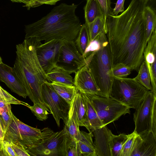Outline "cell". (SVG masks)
<instances>
[{
	"mask_svg": "<svg viewBox=\"0 0 156 156\" xmlns=\"http://www.w3.org/2000/svg\"><path fill=\"white\" fill-rule=\"evenodd\" d=\"M144 0H132L127 8L119 16L106 19L107 38L112 67L119 63L138 71L144 60L147 46L144 16Z\"/></svg>",
	"mask_w": 156,
	"mask_h": 156,
	"instance_id": "cell-1",
	"label": "cell"
},
{
	"mask_svg": "<svg viewBox=\"0 0 156 156\" xmlns=\"http://www.w3.org/2000/svg\"><path fill=\"white\" fill-rule=\"evenodd\" d=\"M78 5L61 3L40 20L25 27V39L47 42L53 39L74 41L82 26L76 15Z\"/></svg>",
	"mask_w": 156,
	"mask_h": 156,
	"instance_id": "cell-2",
	"label": "cell"
},
{
	"mask_svg": "<svg viewBox=\"0 0 156 156\" xmlns=\"http://www.w3.org/2000/svg\"><path fill=\"white\" fill-rule=\"evenodd\" d=\"M38 42L34 38L25 39L16 45V58L13 68L30 100L34 103L45 105L42 96V87L48 80L46 73L37 57L36 47Z\"/></svg>",
	"mask_w": 156,
	"mask_h": 156,
	"instance_id": "cell-3",
	"label": "cell"
},
{
	"mask_svg": "<svg viewBox=\"0 0 156 156\" xmlns=\"http://www.w3.org/2000/svg\"><path fill=\"white\" fill-rule=\"evenodd\" d=\"M85 58L88 68L103 97L109 98L114 77L111 55L106 34L102 33L101 48L92 52Z\"/></svg>",
	"mask_w": 156,
	"mask_h": 156,
	"instance_id": "cell-4",
	"label": "cell"
},
{
	"mask_svg": "<svg viewBox=\"0 0 156 156\" xmlns=\"http://www.w3.org/2000/svg\"><path fill=\"white\" fill-rule=\"evenodd\" d=\"M12 120L5 134L3 141L12 143L26 149L36 146L52 134L48 127L40 129L22 122L12 112Z\"/></svg>",
	"mask_w": 156,
	"mask_h": 156,
	"instance_id": "cell-5",
	"label": "cell"
},
{
	"mask_svg": "<svg viewBox=\"0 0 156 156\" xmlns=\"http://www.w3.org/2000/svg\"><path fill=\"white\" fill-rule=\"evenodd\" d=\"M149 91L134 78L114 77L109 98L136 109Z\"/></svg>",
	"mask_w": 156,
	"mask_h": 156,
	"instance_id": "cell-6",
	"label": "cell"
},
{
	"mask_svg": "<svg viewBox=\"0 0 156 156\" xmlns=\"http://www.w3.org/2000/svg\"><path fill=\"white\" fill-rule=\"evenodd\" d=\"M86 94L103 126L117 120L123 115L130 114L129 108L112 98Z\"/></svg>",
	"mask_w": 156,
	"mask_h": 156,
	"instance_id": "cell-7",
	"label": "cell"
},
{
	"mask_svg": "<svg viewBox=\"0 0 156 156\" xmlns=\"http://www.w3.org/2000/svg\"><path fill=\"white\" fill-rule=\"evenodd\" d=\"M44 101L50 110L58 127L62 119L65 124L67 121L70 104L61 97L54 90L50 83L46 81L42 87Z\"/></svg>",
	"mask_w": 156,
	"mask_h": 156,
	"instance_id": "cell-8",
	"label": "cell"
},
{
	"mask_svg": "<svg viewBox=\"0 0 156 156\" xmlns=\"http://www.w3.org/2000/svg\"><path fill=\"white\" fill-rule=\"evenodd\" d=\"M86 62V58L78 50L74 41H64L60 48L56 67L70 74L75 73Z\"/></svg>",
	"mask_w": 156,
	"mask_h": 156,
	"instance_id": "cell-9",
	"label": "cell"
},
{
	"mask_svg": "<svg viewBox=\"0 0 156 156\" xmlns=\"http://www.w3.org/2000/svg\"><path fill=\"white\" fill-rule=\"evenodd\" d=\"M64 41L53 39L43 44L38 41L36 47L37 57L46 73L56 67L60 48Z\"/></svg>",
	"mask_w": 156,
	"mask_h": 156,
	"instance_id": "cell-10",
	"label": "cell"
},
{
	"mask_svg": "<svg viewBox=\"0 0 156 156\" xmlns=\"http://www.w3.org/2000/svg\"><path fill=\"white\" fill-rule=\"evenodd\" d=\"M64 132H54L38 145L26 149L30 156H61Z\"/></svg>",
	"mask_w": 156,
	"mask_h": 156,
	"instance_id": "cell-11",
	"label": "cell"
},
{
	"mask_svg": "<svg viewBox=\"0 0 156 156\" xmlns=\"http://www.w3.org/2000/svg\"><path fill=\"white\" fill-rule=\"evenodd\" d=\"M156 95L149 90L133 114L135 131L138 134L149 130L150 118L152 105Z\"/></svg>",
	"mask_w": 156,
	"mask_h": 156,
	"instance_id": "cell-12",
	"label": "cell"
},
{
	"mask_svg": "<svg viewBox=\"0 0 156 156\" xmlns=\"http://www.w3.org/2000/svg\"><path fill=\"white\" fill-rule=\"evenodd\" d=\"M73 85L81 93L103 97L94 78L86 64L75 73Z\"/></svg>",
	"mask_w": 156,
	"mask_h": 156,
	"instance_id": "cell-13",
	"label": "cell"
},
{
	"mask_svg": "<svg viewBox=\"0 0 156 156\" xmlns=\"http://www.w3.org/2000/svg\"><path fill=\"white\" fill-rule=\"evenodd\" d=\"M130 156H156V136L149 130L138 134Z\"/></svg>",
	"mask_w": 156,
	"mask_h": 156,
	"instance_id": "cell-14",
	"label": "cell"
},
{
	"mask_svg": "<svg viewBox=\"0 0 156 156\" xmlns=\"http://www.w3.org/2000/svg\"><path fill=\"white\" fill-rule=\"evenodd\" d=\"M0 80L11 90L24 98L28 96L27 90L20 80L13 67L0 63Z\"/></svg>",
	"mask_w": 156,
	"mask_h": 156,
	"instance_id": "cell-15",
	"label": "cell"
},
{
	"mask_svg": "<svg viewBox=\"0 0 156 156\" xmlns=\"http://www.w3.org/2000/svg\"><path fill=\"white\" fill-rule=\"evenodd\" d=\"M95 138L94 145L97 156H111L110 140L112 134L106 126L92 130Z\"/></svg>",
	"mask_w": 156,
	"mask_h": 156,
	"instance_id": "cell-16",
	"label": "cell"
},
{
	"mask_svg": "<svg viewBox=\"0 0 156 156\" xmlns=\"http://www.w3.org/2000/svg\"><path fill=\"white\" fill-rule=\"evenodd\" d=\"M93 136L91 131L87 133L80 130L77 141L82 156H97L93 141Z\"/></svg>",
	"mask_w": 156,
	"mask_h": 156,
	"instance_id": "cell-17",
	"label": "cell"
},
{
	"mask_svg": "<svg viewBox=\"0 0 156 156\" xmlns=\"http://www.w3.org/2000/svg\"><path fill=\"white\" fill-rule=\"evenodd\" d=\"M74 98L70 104L68 119L63 129L73 139L77 141L80 130L74 108Z\"/></svg>",
	"mask_w": 156,
	"mask_h": 156,
	"instance_id": "cell-18",
	"label": "cell"
},
{
	"mask_svg": "<svg viewBox=\"0 0 156 156\" xmlns=\"http://www.w3.org/2000/svg\"><path fill=\"white\" fill-rule=\"evenodd\" d=\"M74 106L79 126H84L89 132H91L83 97L79 91L74 97Z\"/></svg>",
	"mask_w": 156,
	"mask_h": 156,
	"instance_id": "cell-19",
	"label": "cell"
},
{
	"mask_svg": "<svg viewBox=\"0 0 156 156\" xmlns=\"http://www.w3.org/2000/svg\"><path fill=\"white\" fill-rule=\"evenodd\" d=\"M50 83L55 91L70 104L78 91L74 85H69L55 82Z\"/></svg>",
	"mask_w": 156,
	"mask_h": 156,
	"instance_id": "cell-20",
	"label": "cell"
},
{
	"mask_svg": "<svg viewBox=\"0 0 156 156\" xmlns=\"http://www.w3.org/2000/svg\"><path fill=\"white\" fill-rule=\"evenodd\" d=\"M84 11L85 23L87 25L92 22L98 17L105 16L98 0H87L84 7Z\"/></svg>",
	"mask_w": 156,
	"mask_h": 156,
	"instance_id": "cell-21",
	"label": "cell"
},
{
	"mask_svg": "<svg viewBox=\"0 0 156 156\" xmlns=\"http://www.w3.org/2000/svg\"><path fill=\"white\" fill-rule=\"evenodd\" d=\"M81 94L86 108L88 120L90 130H92L103 127V124L87 95L83 93H81Z\"/></svg>",
	"mask_w": 156,
	"mask_h": 156,
	"instance_id": "cell-22",
	"label": "cell"
},
{
	"mask_svg": "<svg viewBox=\"0 0 156 156\" xmlns=\"http://www.w3.org/2000/svg\"><path fill=\"white\" fill-rule=\"evenodd\" d=\"M63 129L64 135L61 147V156H82L77 141L73 139Z\"/></svg>",
	"mask_w": 156,
	"mask_h": 156,
	"instance_id": "cell-23",
	"label": "cell"
},
{
	"mask_svg": "<svg viewBox=\"0 0 156 156\" xmlns=\"http://www.w3.org/2000/svg\"><path fill=\"white\" fill-rule=\"evenodd\" d=\"M48 81L60 82L69 85H73V79L70 74L58 67L46 73Z\"/></svg>",
	"mask_w": 156,
	"mask_h": 156,
	"instance_id": "cell-24",
	"label": "cell"
},
{
	"mask_svg": "<svg viewBox=\"0 0 156 156\" xmlns=\"http://www.w3.org/2000/svg\"><path fill=\"white\" fill-rule=\"evenodd\" d=\"M87 26L90 41L95 39L101 33H104L106 34L107 33L106 19L104 16L97 18Z\"/></svg>",
	"mask_w": 156,
	"mask_h": 156,
	"instance_id": "cell-25",
	"label": "cell"
},
{
	"mask_svg": "<svg viewBox=\"0 0 156 156\" xmlns=\"http://www.w3.org/2000/svg\"><path fill=\"white\" fill-rule=\"evenodd\" d=\"M144 16L146 40L148 42L156 28V11L149 7L145 6Z\"/></svg>",
	"mask_w": 156,
	"mask_h": 156,
	"instance_id": "cell-26",
	"label": "cell"
},
{
	"mask_svg": "<svg viewBox=\"0 0 156 156\" xmlns=\"http://www.w3.org/2000/svg\"><path fill=\"white\" fill-rule=\"evenodd\" d=\"M129 134L121 133L118 135L112 134L110 140L111 156H120L122 149Z\"/></svg>",
	"mask_w": 156,
	"mask_h": 156,
	"instance_id": "cell-27",
	"label": "cell"
},
{
	"mask_svg": "<svg viewBox=\"0 0 156 156\" xmlns=\"http://www.w3.org/2000/svg\"><path fill=\"white\" fill-rule=\"evenodd\" d=\"M74 41L78 50L83 55L90 42L88 29L85 23L82 25L78 34Z\"/></svg>",
	"mask_w": 156,
	"mask_h": 156,
	"instance_id": "cell-28",
	"label": "cell"
},
{
	"mask_svg": "<svg viewBox=\"0 0 156 156\" xmlns=\"http://www.w3.org/2000/svg\"><path fill=\"white\" fill-rule=\"evenodd\" d=\"M134 78L149 90L152 91L149 73L146 64L144 60L140 67L137 75Z\"/></svg>",
	"mask_w": 156,
	"mask_h": 156,
	"instance_id": "cell-29",
	"label": "cell"
},
{
	"mask_svg": "<svg viewBox=\"0 0 156 156\" xmlns=\"http://www.w3.org/2000/svg\"><path fill=\"white\" fill-rule=\"evenodd\" d=\"M27 107L32 113L35 115L37 119L40 121L46 120L48 118V115L50 114L48 112L50 110L46 105L40 103H34L33 106L29 105Z\"/></svg>",
	"mask_w": 156,
	"mask_h": 156,
	"instance_id": "cell-30",
	"label": "cell"
},
{
	"mask_svg": "<svg viewBox=\"0 0 156 156\" xmlns=\"http://www.w3.org/2000/svg\"><path fill=\"white\" fill-rule=\"evenodd\" d=\"M11 108V104H9L0 113V123L4 134L12 121Z\"/></svg>",
	"mask_w": 156,
	"mask_h": 156,
	"instance_id": "cell-31",
	"label": "cell"
},
{
	"mask_svg": "<svg viewBox=\"0 0 156 156\" xmlns=\"http://www.w3.org/2000/svg\"><path fill=\"white\" fill-rule=\"evenodd\" d=\"M132 69L128 66L123 63H119L112 68L113 77H126L131 73Z\"/></svg>",
	"mask_w": 156,
	"mask_h": 156,
	"instance_id": "cell-32",
	"label": "cell"
},
{
	"mask_svg": "<svg viewBox=\"0 0 156 156\" xmlns=\"http://www.w3.org/2000/svg\"><path fill=\"white\" fill-rule=\"evenodd\" d=\"M138 133L134 130L129 137L122 149L120 156H130L135 140Z\"/></svg>",
	"mask_w": 156,
	"mask_h": 156,
	"instance_id": "cell-33",
	"label": "cell"
},
{
	"mask_svg": "<svg viewBox=\"0 0 156 156\" xmlns=\"http://www.w3.org/2000/svg\"><path fill=\"white\" fill-rule=\"evenodd\" d=\"M98 35L95 39L90 41L83 55L86 58L91 53L99 50L101 48L102 33Z\"/></svg>",
	"mask_w": 156,
	"mask_h": 156,
	"instance_id": "cell-34",
	"label": "cell"
},
{
	"mask_svg": "<svg viewBox=\"0 0 156 156\" xmlns=\"http://www.w3.org/2000/svg\"><path fill=\"white\" fill-rule=\"evenodd\" d=\"M0 98L10 104L22 105L27 106L29 104L21 101L10 94L0 86Z\"/></svg>",
	"mask_w": 156,
	"mask_h": 156,
	"instance_id": "cell-35",
	"label": "cell"
},
{
	"mask_svg": "<svg viewBox=\"0 0 156 156\" xmlns=\"http://www.w3.org/2000/svg\"><path fill=\"white\" fill-rule=\"evenodd\" d=\"M149 130L156 136V98H154L151 106Z\"/></svg>",
	"mask_w": 156,
	"mask_h": 156,
	"instance_id": "cell-36",
	"label": "cell"
},
{
	"mask_svg": "<svg viewBox=\"0 0 156 156\" xmlns=\"http://www.w3.org/2000/svg\"><path fill=\"white\" fill-rule=\"evenodd\" d=\"M103 11L106 19L109 16H115L111 7V0H98Z\"/></svg>",
	"mask_w": 156,
	"mask_h": 156,
	"instance_id": "cell-37",
	"label": "cell"
},
{
	"mask_svg": "<svg viewBox=\"0 0 156 156\" xmlns=\"http://www.w3.org/2000/svg\"><path fill=\"white\" fill-rule=\"evenodd\" d=\"M10 143H11L16 156H30L26 149L12 142Z\"/></svg>",
	"mask_w": 156,
	"mask_h": 156,
	"instance_id": "cell-38",
	"label": "cell"
},
{
	"mask_svg": "<svg viewBox=\"0 0 156 156\" xmlns=\"http://www.w3.org/2000/svg\"><path fill=\"white\" fill-rule=\"evenodd\" d=\"M61 0H33L32 8L36 7L43 4L54 5Z\"/></svg>",
	"mask_w": 156,
	"mask_h": 156,
	"instance_id": "cell-39",
	"label": "cell"
},
{
	"mask_svg": "<svg viewBox=\"0 0 156 156\" xmlns=\"http://www.w3.org/2000/svg\"><path fill=\"white\" fill-rule=\"evenodd\" d=\"M125 0H117L115 6L113 9V13L115 16H117L118 14L124 11V4Z\"/></svg>",
	"mask_w": 156,
	"mask_h": 156,
	"instance_id": "cell-40",
	"label": "cell"
},
{
	"mask_svg": "<svg viewBox=\"0 0 156 156\" xmlns=\"http://www.w3.org/2000/svg\"><path fill=\"white\" fill-rule=\"evenodd\" d=\"M3 144L4 150L7 156H16L10 142L3 141Z\"/></svg>",
	"mask_w": 156,
	"mask_h": 156,
	"instance_id": "cell-41",
	"label": "cell"
},
{
	"mask_svg": "<svg viewBox=\"0 0 156 156\" xmlns=\"http://www.w3.org/2000/svg\"><path fill=\"white\" fill-rule=\"evenodd\" d=\"M146 6L150 7L156 11V0H144Z\"/></svg>",
	"mask_w": 156,
	"mask_h": 156,
	"instance_id": "cell-42",
	"label": "cell"
},
{
	"mask_svg": "<svg viewBox=\"0 0 156 156\" xmlns=\"http://www.w3.org/2000/svg\"><path fill=\"white\" fill-rule=\"evenodd\" d=\"M9 104L0 98V113L3 110L4 108Z\"/></svg>",
	"mask_w": 156,
	"mask_h": 156,
	"instance_id": "cell-43",
	"label": "cell"
},
{
	"mask_svg": "<svg viewBox=\"0 0 156 156\" xmlns=\"http://www.w3.org/2000/svg\"><path fill=\"white\" fill-rule=\"evenodd\" d=\"M4 136V133L2 129L0 123V146L3 145V143Z\"/></svg>",
	"mask_w": 156,
	"mask_h": 156,
	"instance_id": "cell-44",
	"label": "cell"
},
{
	"mask_svg": "<svg viewBox=\"0 0 156 156\" xmlns=\"http://www.w3.org/2000/svg\"><path fill=\"white\" fill-rule=\"evenodd\" d=\"M25 5L23 6L27 7L28 9L32 7L33 0H24Z\"/></svg>",
	"mask_w": 156,
	"mask_h": 156,
	"instance_id": "cell-45",
	"label": "cell"
},
{
	"mask_svg": "<svg viewBox=\"0 0 156 156\" xmlns=\"http://www.w3.org/2000/svg\"><path fill=\"white\" fill-rule=\"evenodd\" d=\"M0 156H7L3 146H0Z\"/></svg>",
	"mask_w": 156,
	"mask_h": 156,
	"instance_id": "cell-46",
	"label": "cell"
},
{
	"mask_svg": "<svg viewBox=\"0 0 156 156\" xmlns=\"http://www.w3.org/2000/svg\"><path fill=\"white\" fill-rule=\"evenodd\" d=\"M11 1L13 2H20V3H23L25 4V2L24 0H10Z\"/></svg>",
	"mask_w": 156,
	"mask_h": 156,
	"instance_id": "cell-47",
	"label": "cell"
},
{
	"mask_svg": "<svg viewBox=\"0 0 156 156\" xmlns=\"http://www.w3.org/2000/svg\"><path fill=\"white\" fill-rule=\"evenodd\" d=\"M2 59L0 57V63H2Z\"/></svg>",
	"mask_w": 156,
	"mask_h": 156,
	"instance_id": "cell-48",
	"label": "cell"
}]
</instances>
